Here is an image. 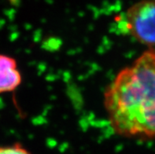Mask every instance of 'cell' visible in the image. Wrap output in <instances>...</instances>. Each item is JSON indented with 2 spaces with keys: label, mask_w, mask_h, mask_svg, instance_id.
Segmentation results:
<instances>
[{
  "label": "cell",
  "mask_w": 155,
  "mask_h": 154,
  "mask_svg": "<svg viewBox=\"0 0 155 154\" xmlns=\"http://www.w3.org/2000/svg\"><path fill=\"white\" fill-rule=\"evenodd\" d=\"M110 126L126 138L155 139V50L149 48L118 72L104 93Z\"/></svg>",
  "instance_id": "cell-1"
},
{
  "label": "cell",
  "mask_w": 155,
  "mask_h": 154,
  "mask_svg": "<svg viewBox=\"0 0 155 154\" xmlns=\"http://www.w3.org/2000/svg\"><path fill=\"white\" fill-rule=\"evenodd\" d=\"M127 33L143 45L155 46V0H142L133 4L122 17Z\"/></svg>",
  "instance_id": "cell-2"
},
{
  "label": "cell",
  "mask_w": 155,
  "mask_h": 154,
  "mask_svg": "<svg viewBox=\"0 0 155 154\" xmlns=\"http://www.w3.org/2000/svg\"><path fill=\"white\" fill-rule=\"evenodd\" d=\"M21 82L17 61L8 55L0 54V94L14 91Z\"/></svg>",
  "instance_id": "cell-3"
},
{
  "label": "cell",
  "mask_w": 155,
  "mask_h": 154,
  "mask_svg": "<svg viewBox=\"0 0 155 154\" xmlns=\"http://www.w3.org/2000/svg\"><path fill=\"white\" fill-rule=\"evenodd\" d=\"M0 154H31L19 143L0 146Z\"/></svg>",
  "instance_id": "cell-4"
}]
</instances>
